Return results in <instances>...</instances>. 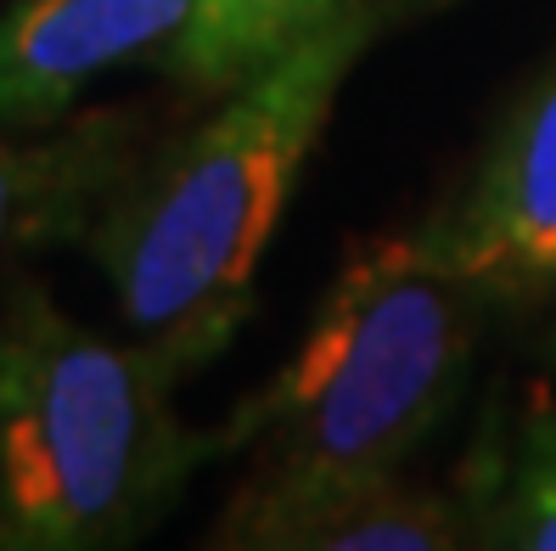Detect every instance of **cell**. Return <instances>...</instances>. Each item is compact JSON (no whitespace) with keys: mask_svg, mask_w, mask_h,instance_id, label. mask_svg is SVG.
<instances>
[{"mask_svg":"<svg viewBox=\"0 0 556 551\" xmlns=\"http://www.w3.org/2000/svg\"><path fill=\"white\" fill-rule=\"evenodd\" d=\"M489 310L428 214L354 242L276 377L219 428L248 467L208 546L304 551L338 506L400 478L462 405Z\"/></svg>","mask_w":556,"mask_h":551,"instance_id":"cell-1","label":"cell"},{"mask_svg":"<svg viewBox=\"0 0 556 551\" xmlns=\"http://www.w3.org/2000/svg\"><path fill=\"white\" fill-rule=\"evenodd\" d=\"M450 0H354L343 17L225 85L214 113L147 152L113 186L79 253L108 276L129 338L180 383L248 327L258 271L354 68Z\"/></svg>","mask_w":556,"mask_h":551,"instance_id":"cell-2","label":"cell"},{"mask_svg":"<svg viewBox=\"0 0 556 551\" xmlns=\"http://www.w3.org/2000/svg\"><path fill=\"white\" fill-rule=\"evenodd\" d=\"M180 377L141 338H102L35 276L0 293V540L113 551L147 540L219 450L175 411Z\"/></svg>","mask_w":556,"mask_h":551,"instance_id":"cell-3","label":"cell"},{"mask_svg":"<svg viewBox=\"0 0 556 551\" xmlns=\"http://www.w3.org/2000/svg\"><path fill=\"white\" fill-rule=\"evenodd\" d=\"M203 0H12L0 12V124L56 129L108 74H198Z\"/></svg>","mask_w":556,"mask_h":551,"instance_id":"cell-4","label":"cell"},{"mask_svg":"<svg viewBox=\"0 0 556 551\" xmlns=\"http://www.w3.org/2000/svg\"><path fill=\"white\" fill-rule=\"evenodd\" d=\"M428 225L495 304L556 299V57L511 96L467 186Z\"/></svg>","mask_w":556,"mask_h":551,"instance_id":"cell-5","label":"cell"},{"mask_svg":"<svg viewBox=\"0 0 556 551\" xmlns=\"http://www.w3.org/2000/svg\"><path fill=\"white\" fill-rule=\"evenodd\" d=\"M147 141L141 108L124 102L74 113L56 129L0 124V293L28 271V259L85 242Z\"/></svg>","mask_w":556,"mask_h":551,"instance_id":"cell-6","label":"cell"},{"mask_svg":"<svg viewBox=\"0 0 556 551\" xmlns=\"http://www.w3.org/2000/svg\"><path fill=\"white\" fill-rule=\"evenodd\" d=\"M462 496L478 546L556 551V400H534L501 439H489Z\"/></svg>","mask_w":556,"mask_h":551,"instance_id":"cell-7","label":"cell"},{"mask_svg":"<svg viewBox=\"0 0 556 551\" xmlns=\"http://www.w3.org/2000/svg\"><path fill=\"white\" fill-rule=\"evenodd\" d=\"M472 540L467 496H444L416 478H388L377 490L354 496L309 535L304 551H455Z\"/></svg>","mask_w":556,"mask_h":551,"instance_id":"cell-8","label":"cell"},{"mask_svg":"<svg viewBox=\"0 0 556 551\" xmlns=\"http://www.w3.org/2000/svg\"><path fill=\"white\" fill-rule=\"evenodd\" d=\"M354 0H203V46L191 90H225L287 46L343 17Z\"/></svg>","mask_w":556,"mask_h":551,"instance_id":"cell-9","label":"cell"},{"mask_svg":"<svg viewBox=\"0 0 556 551\" xmlns=\"http://www.w3.org/2000/svg\"><path fill=\"white\" fill-rule=\"evenodd\" d=\"M545 366H551V377H556V315H551V327H545Z\"/></svg>","mask_w":556,"mask_h":551,"instance_id":"cell-10","label":"cell"},{"mask_svg":"<svg viewBox=\"0 0 556 551\" xmlns=\"http://www.w3.org/2000/svg\"><path fill=\"white\" fill-rule=\"evenodd\" d=\"M0 551H7V540H0Z\"/></svg>","mask_w":556,"mask_h":551,"instance_id":"cell-11","label":"cell"}]
</instances>
